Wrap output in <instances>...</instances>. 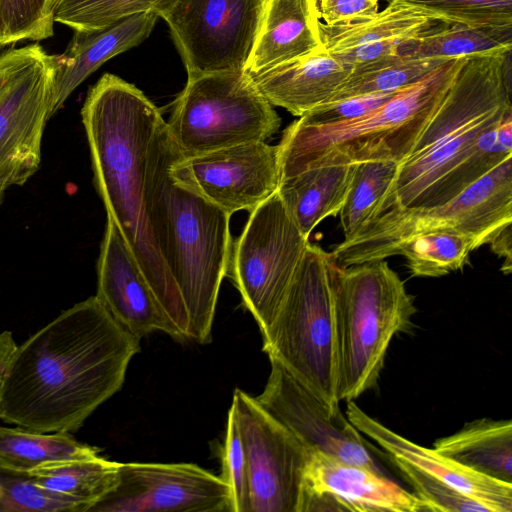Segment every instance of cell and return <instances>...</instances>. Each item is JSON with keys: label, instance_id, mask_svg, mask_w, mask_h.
I'll return each instance as SVG.
<instances>
[{"label": "cell", "instance_id": "obj_1", "mask_svg": "<svg viewBox=\"0 0 512 512\" xmlns=\"http://www.w3.org/2000/svg\"><path fill=\"white\" fill-rule=\"evenodd\" d=\"M139 351L140 339L91 296L17 346L0 390V419L37 432L77 431L121 389Z\"/></svg>", "mask_w": 512, "mask_h": 512}, {"label": "cell", "instance_id": "obj_2", "mask_svg": "<svg viewBox=\"0 0 512 512\" xmlns=\"http://www.w3.org/2000/svg\"><path fill=\"white\" fill-rule=\"evenodd\" d=\"M81 117L94 185L107 216L122 232L165 312L188 339L187 312L144 206L148 151L164 121L161 112L135 85L106 73L89 89Z\"/></svg>", "mask_w": 512, "mask_h": 512}, {"label": "cell", "instance_id": "obj_3", "mask_svg": "<svg viewBox=\"0 0 512 512\" xmlns=\"http://www.w3.org/2000/svg\"><path fill=\"white\" fill-rule=\"evenodd\" d=\"M144 206L157 249L187 312L188 339L206 344L211 341L233 242L231 215L194 184L165 121L148 151Z\"/></svg>", "mask_w": 512, "mask_h": 512}, {"label": "cell", "instance_id": "obj_4", "mask_svg": "<svg viewBox=\"0 0 512 512\" xmlns=\"http://www.w3.org/2000/svg\"><path fill=\"white\" fill-rule=\"evenodd\" d=\"M510 55L466 59L411 153L398 163L372 219L393 207H423L484 135L512 112Z\"/></svg>", "mask_w": 512, "mask_h": 512}, {"label": "cell", "instance_id": "obj_5", "mask_svg": "<svg viewBox=\"0 0 512 512\" xmlns=\"http://www.w3.org/2000/svg\"><path fill=\"white\" fill-rule=\"evenodd\" d=\"M466 59L445 62L358 119L330 125L293 121L277 145L280 181L318 165L401 162L411 153Z\"/></svg>", "mask_w": 512, "mask_h": 512}, {"label": "cell", "instance_id": "obj_6", "mask_svg": "<svg viewBox=\"0 0 512 512\" xmlns=\"http://www.w3.org/2000/svg\"><path fill=\"white\" fill-rule=\"evenodd\" d=\"M333 295L337 398L349 401L377 384L392 338L409 330L416 307L385 260L334 262Z\"/></svg>", "mask_w": 512, "mask_h": 512}, {"label": "cell", "instance_id": "obj_7", "mask_svg": "<svg viewBox=\"0 0 512 512\" xmlns=\"http://www.w3.org/2000/svg\"><path fill=\"white\" fill-rule=\"evenodd\" d=\"M331 253L307 245L270 327L263 351L331 408L337 398V352Z\"/></svg>", "mask_w": 512, "mask_h": 512}, {"label": "cell", "instance_id": "obj_8", "mask_svg": "<svg viewBox=\"0 0 512 512\" xmlns=\"http://www.w3.org/2000/svg\"><path fill=\"white\" fill-rule=\"evenodd\" d=\"M512 224V156L496 165L450 201L432 207H393L370 220L351 241L331 252L341 267L397 255L411 238L454 231L483 246Z\"/></svg>", "mask_w": 512, "mask_h": 512}, {"label": "cell", "instance_id": "obj_9", "mask_svg": "<svg viewBox=\"0 0 512 512\" xmlns=\"http://www.w3.org/2000/svg\"><path fill=\"white\" fill-rule=\"evenodd\" d=\"M244 70L187 78L166 128L185 157L265 141L281 118Z\"/></svg>", "mask_w": 512, "mask_h": 512}, {"label": "cell", "instance_id": "obj_10", "mask_svg": "<svg viewBox=\"0 0 512 512\" xmlns=\"http://www.w3.org/2000/svg\"><path fill=\"white\" fill-rule=\"evenodd\" d=\"M308 244L277 191L250 212L232 242L226 276L261 333L273 323Z\"/></svg>", "mask_w": 512, "mask_h": 512}, {"label": "cell", "instance_id": "obj_11", "mask_svg": "<svg viewBox=\"0 0 512 512\" xmlns=\"http://www.w3.org/2000/svg\"><path fill=\"white\" fill-rule=\"evenodd\" d=\"M55 57L38 43L0 54V205L39 169Z\"/></svg>", "mask_w": 512, "mask_h": 512}, {"label": "cell", "instance_id": "obj_12", "mask_svg": "<svg viewBox=\"0 0 512 512\" xmlns=\"http://www.w3.org/2000/svg\"><path fill=\"white\" fill-rule=\"evenodd\" d=\"M262 0H166L155 13L167 23L187 78L243 70Z\"/></svg>", "mask_w": 512, "mask_h": 512}, {"label": "cell", "instance_id": "obj_13", "mask_svg": "<svg viewBox=\"0 0 512 512\" xmlns=\"http://www.w3.org/2000/svg\"><path fill=\"white\" fill-rule=\"evenodd\" d=\"M231 405L247 459L250 512H299L310 450L255 397L235 389Z\"/></svg>", "mask_w": 512, "mask_h": 512}, {"label": "cell", "instance_id": "obj_14", "mask_svg": "<svg viewBox=\"0 0 512 512\" xmlns=\"http://www.w3.org/2000/svg\"><path fill=\"white\" fill-rule=\"evenodd\" d=\"M230 512L226 483L192 463H119V480L89 512Z\"/></svg>", "mask_w": 512, "mask_h": 512}, {"label": "cell", "instance_id": "obj_15", "mask_svg": "<svg viewBox=\"0 0 512 512\" xmlns=\"http://www.w3.org/2000/svg\"><path fill=\"white\" fill-rule=\"evenodd\" d=\"M269 360L268 381L263 392L255 397L260 405L309 450L381 472L360 432L339 406L331 408L280 362L272 357Z\"/></svg>", "mask_w": 512, "mask_h": 512}, {"label": "cell", "instance_id": "obj_16", "mask_svg": "<svg viewBox=\"0 0 512 512\" xmlns=\"http://www.w3.org/2000/svg\"><path fill=\"white\" fill-rule=\"evenodd\" d=\"M423 512L426 503L382 472L350 464L310 450L301 490L299 512Z\"/></svg>", "mask_w": 512, "mask_h": 512}, {"label": "cell", "instance_id": "obj_17", "mask_svg": "<svg viewBox=\"0 0 512 512\" xmlns=\"http://www.w3.org/2000/svg\"><path fill=\"white\" fill-rule=\"evenodd\" d=\"M184 163L199 191L229 215L252 212L280 183L278 147L265 141L184 156Z\"/></svg>", "mask_w": 512, "mask_h": 512}, {"label": "cell", "instance_id": "obj_18", "mask_svg": "<svg viewBox=\"0 0 512 512\" xmlns=\"http://www.w3.org/2000/svg\"><path fill=\"white\" fill-rule=\"evenodd\" d=\"M95 296L119 325L139 339L159 331L185 340L157 299L122 232L108 216L97 262Z\"/></svg>", "mask_w": 512, "mask_h": 512}, {"label": "cell", "instance_id": "obj_19", "mask_svg": "<svg viewBox=\"0 0 512 512\" xmlns=\"http://www.w3.org/2000/svg\"><path fill=\"white\" fill-rule=\"evenodd\" d=\"M346 415L359 431L376 441L392 456H399L435 478L479 501L490 512L512 511V482L501 481L441 455L433 448L422 447L367 415L353 401H347Z\"/></svg>", "mask_w": 512, "mask_h": 512}, {"label": "cell", "instance_id": "obj_20", "mask_svg": "<svg viewBox=\"0 0 512 512\" xmlns=\"http://www.w3.org/2000/svg\"><path fill=\"white\" fill-rule=\"evenodd\" d=\"M441 22L398 0L371 19L330 27L321 22L324 48L353 70L397 55L411 37Z\"/></svg>", "mask_w": 512, "mask_h": 512}, {"label": "cell", "instance_id": "obj_21", "mask_svg": "<svg viewBox=\"0 0 512 512\" xmlns=\"http://www.w3.org/2000/svg\"><path fill=\"white\" fill-rule=\"evenodd\" d=\"M318 0H262L252 47L243 67L268 71L324 48Z\"/></svg>", "mask_w": 512, "mask_h": 512}, {"label": "cell", "instance_id": "obj_22", "mask_svg": "<svg viewBox=\"0 0 512 512\" xmlns=\"http://www.w3.org/2000/svg\"><path fill=\"white\" fill-rule=\"evenodd\" d=\"M158 18L154 11H148L124 17L102 28L74 30L65 52L54 55L50 117L106 61L142 43L150 35Z\"/></svg>", "mask_w": 512, "mask_h": 512}, {"label": "cell", "instance_id": "obj_23", "mask_svg": "<svg viewBox=\"0 0 512 512\" xmlns=\"http://www.w3.org/2000/svg\"><path fill=\"white\" fill-rule=\"evenodd\" d=\"M352 70L323 48L250 77L271 105L300 117L329 102Z\"/></svg>", "mask_w": 512, "mask_h": 512}, {"label": "cell", "instance_id": "obj_24", "mask_svg": "<svg viewBox=\"0 0 512 512\" xmlns=\"http://www.w3.org/2000/svg\"><path fill=\"white\" fill-rule=\"evenodd\" d=\"M355 166L318 165L280 181L277 193L305 236L309 237L326 217L339 214L349 192Z\"/></svg>", "mask_w": 512, "mask_h": 512}, {"label": "cell", "instance_id": "obj_25", "mask_svg": "<svg viewBox=\"0 0 512 512\" xmlns=\"http://www.w3.org/2000/svg\"><path fill=\"white\" fill-rule=\"evenodd\" d=\"M433 449L480 474L512 482L511 420L477 419L437 439Z\"/></svg>", "mask_w": 512, "mask_h": 512}, {"label": "cell", "instance_id": "obj_26", "mask_svg": "<svg viewBox=\"0 0 512 512\" xmlns=\"http://www.w3.org/2000/svg\"><path fill=\"white\" fill-rule=\"evenodd\" d=\"M512 27H471L439 22L403 42L397 55L413 58H470L511 52Z\"/></svg>", "mask_w": 512, "mask_h": 512}, {"label": "cell", "instance_id": "obj_27", "mask_svg": "<svg viewBox=\"0 0 512 512\" xmlns=\"http://www.w3.org/2000/svg\"><path fill=\"white\" fill-rule=\"evenodd\" d=\"M100 449L79 442L70 432H37L0 426V465L30 473L39 466L100 457Z\"/></svg>", "mask_w": 512, "mask_h": 512}, {"label": "cell", "instance_id": "obj_28", "mask_svg": "<svg viewBox=\"0 0 512 512\" xmlns=\"http://www.w3.org/2000/svg\"><path fill=\"white\" fill-rule=\"evenodd\" d=\"M41 488L67 497L89 512L114 490L119 480V463L103 457L45 464L30 472Z\"/></svg>", "mask_w": 512, "mask_h": 512}, {"label": "cell", "instance_id": "obj_29", "mask_svg": "<svg viewBox=\"0 0 512 512\" xmlns=\"http://www.w3.org/2000/svg\"><path fill=\"white\" fill-rule=\"evenodd\" d=\"M449 60L451 59L413 58L401 55L382 59L352 70L329 102L353 96L402 90L422 80Z\"/></svg>", "mask_w": 512, "mask_h": 512}, {"label": "cell", "instance_id": "obj_30", "mask_svg": "<svg viewBox=\"0 0 512 512\" xmlns=\"http://www.w3.org/2000/svg\"><path fill=\"white\" fill-rule=\"evenodd\" d=\"M479 247L469 235L441 230L409 239L397 255L406 258L413 276L440 277L463 269L470 253Z\"/></svg>", "mask_w": 512, "mask_h": 512}, {"label": "cell", "instance_id": "obj_31", "mask_svg": "<svg viewBox=\"0 0 512 512\" xmlns=\"http://www.w3.org/2000/svg\"><path fill=\"white\" fill-rule=\"evenodd\" d=\"M510 156L512 112L484 135L475 151L441 181L423 207L450 201Z\"/></svg>", "mask_w": 512, "mask_h": 512}, {"label": "cell", "instance_id": "obj_32", "mask_svg": "<svg viewBox=\"0 0 512 512\" xmlns=\"http://www.w3.org/2000/svg\"><path fill=\"white\" fill-rule=\"evenodd\" d=\"M397 166L393 161L356 163L349 192L339 212L342 242L353 240L372 219L394 180Z\"/></svg>", "mask_w": 512, "mask_h": 512}, {"label": "cell", "instance_id": "obj_33", "mask_svg": "<svg viewBox=\"0 0 512 512\" xmlns=\"http://www.w3.org/2000/svg\"><path fill=\"white\" fill-rule=\"evenodd\" d=\"M166 0H49L54 23L93 30L124 17L154 11Z\"/></svg>", "mask_w": 512, "mask_h": 512}, {"label": "cell", "instance_id": "obj_34", "mask_svg": "<svg viewBox=\"0 0 512 512\" xmlns=\"http://www.w3.org/2000/svg\"><path fill=\"white\" fill-rule=\"evenodd\" d=\"M434 19L471 27H512V0H398Z\"/></svg>", "mask_w": 512, "mask_h": 512}, {"label": "cell", "instance_id": "obj_35", "mask_svg": "<svg viewBox=\"0 0 512 512\" xmlns=\"http://www.w3.org/2000/svg\"><path fill=\"white\" fill-rule=\"evenodd\" d=\"M84 512L81 504L36 485L30 473L0 465V512Z\"/></svg>", "mask_w": 512, "mask_h": 512}, {"label": "cell", "instance_id": "obj_36", "mask_svg": "<svg viewBox=\"0 0 512 512\" xmlns=\"http://www.w3.org/2000/svg\"><path fill=\"white\" fill-rule=\"evenodd\" d=\"M53 25L49 0H0V46L50 38Z\"/></svg>", "mask_w": 512, "mask_h": 512}, {"label": "cell", "instance_id": "obj_37", "mask_svg": "<svg viewBox=\"0 0 512 512\" xmlns=\"http://www.w3.org/2000/svg\"><path fill=\"white\" fill-rule=\"evenodd\" d=\"M392 456V455H391ZM392 462L432 512H490V509L451 485L413 466L399 456Z\"/></svg>", "mask_w": 512, "mask_h": 512}, {"label": "cell", "instance_id": "obj_38", "mask_svg": "<svg viewBox=\"0 0 512 512\" xmlns=\"http://www.w3.org/2000/svg\"><path fill=\"white\" fill-rule=\"evenodd\" d=\"M221 479L230 496V512H250L248 468L245 449L233 406L228 412L224 442L221 448Z\"/></svg>", "mask_w": 512, "mask_h": 512}, {"label": "cell", "instance_id": "obj_39", "mask_svg": "<svg viewBox=\"0 0 512 512\" xmlns=\"http://www.w3.org/2000/svg\"><path fill=\"white\" fill-rule=\"evenodd\" d=\"M396 92L353 96L327 102L313 108L298 119L311 125H330L355 120L380 107Z\"/></svg>", "mask_w": 512, "mask_h": 512}, {"label": "cell", "instance_id": "obj_40", "mask_svg": "<svg viewBox=\"0 0 512 512\" xmlns=\"http://www.w3.org/2000/svg\"><path fill=\"white\" fill-rule=\"evenodd\" d=\"M379 0H319V16L330 27L346 26L374 17Z\"/></svg>", "mask_w": 512, "mask_h": 512}, {"label": "cell", "instance_id": "obj_41", "mask_svg": "<svg viewBox=\"0 0 512 512\" xmlns=\"http://www.w3.org/2000/svg\"><path fill=\"white\" fill-rule=\"evenodd\" d=\"M492 251L504 259L501 270L509 274L512 268V228L511 224L503 228L489 243Z\"/></svg>", "mask_w": 512, "mask_h": 512}, {"label": "cell", "instance_id": "obj_42", "mask_svg": "<svg viewBox=\"0 0 512 512\" xmlns=\"http://www.w3.org/2000/svg\"><path fill=\"white\" fill-rule=\"evenodd\" d=\"M17 349V344L14 341L10 331H3L0 333V390L2 383L10 363V360Z\"/></svg>", "mask_w": 512, "mask_h": 512}]
</instances>
